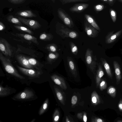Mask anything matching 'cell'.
Returning <instances> with one entry per match:
<instances>
[{
    "mask_svg": "<svg viewBox=\"0 0 122 122\" xmlns=\"http://www.w3.org/2000/svg\"><path fill=\"white\" fill-rule=\"evenodd\" d=\"M0 59L5 70L7 72L20 79L24 78V77L20 75L14 67L9 59L4 56L1 53Z\"/></svg>",
    "mask_w": 122,
    "mask_h": 122,
    "instance_id": "6da1fadb",
    "label": "cell"
},
{
    "mask_svg": "<svg viewBox=\"0 0 122 122\" xmlns=\"http://www.w3.org/2000/svg\"><path fill=\"white\" fill-rule=\"evenodd\" d=\"M56 33L62 37H70L76 38L78 36L77 32L66 27L63 24L59 23L57 24Z\"/></svg>",
    "mask_w": 122,
    "mask_h": 122,
    "instance_id": "7a4b0ae2",
    "label": "cell"
},
{
    "mask_svg": "<svg viewBox=\"0 0 122 122\" xmlns=\"http://www.w3.org/2000/svg\"><path fill=\"white\" fill-rule=\"evenodd\" d=\"M85 57L87 66L94 74L96 67V57L93 56L92 51L89 48L86 50Z\"/></svg>",
    "mask_w": 122,
    "mask_h": 122,
    "instance_id": "3957f363",
    "label": "cell"
},
{
    "mask_svg": "<svg viewBox=\"0 0 122 122\" xmlns=\"http://www.w3.org/2000/svg\"><path fill=\"white\" fill-rule=\"evenodd\" d=\"M58 16L64 23L70 28L74 26L73 22L69 15L63 9L59 8L57 10Z\"/></svg>",
    "mask_w": 122,
    "mask_h": 122,
    "instance_id": "277c9868",
    "label": "cell"
},
{
    "mask_svg": "<svg viewBox=\"0 0 122 122\" xmlns=\"http://www.w3.org/2000/svg\"><path fill=\"white\" fill-rule=\"evenodd\" d=\"M34 95V94L32 91L29 89H25L15 95L13 99L20 101H25L32 98Z\"/></svg>",
    "mask_w": 122,
    "mask_h": 122,
    "instance_id": "5b68a950",
    "label": "cell"
},
{
    "mask_svg": "<svg viewBox=\"0 0 122 122\" xmlns=\"http://www.w3.org/2000/svg\"><path fill=\"white\" fill-rule=\"evenodd\" d=\"M0 49L2 53L6 56H11L12 51L8 42L5 39H0Z\"/></svg>",
    "mask_w": 122,
    "mask_h": 122,
    "instance_id": "8992f818",
    "label": "cell"
},
{
    "mask_svg": "<svg viewBox=\"0 0 122 122\" xmlns=\"http://www.w3.org/2000/svg\"><path fill=\"white\" fill-rule=\"evenodd\" d=\"M84 28L85 31L89 37L94 38L98 35L99 32L92 26L86 20L84 21Z\"/></svg>",
    "mask_w": 122,
    "mask_h": 122,
    "instance_id": "52a82bcc",
    "label": "cell"
},
{
    "mask_svg": "<svg viewBox=\"0 0 122 122\" xmlns=\"http://www.w3.org/2000/svg\"><path fill=\"white\" fill-rule=\"evenodd\" d=\"M18 19L21 23L32 29H38L41 27V25L36 20L25 19L20 17H18Z\"/></svg>",
    "mask_w": 122,
    "mask_h": 122,
    "instance_id": "ba28073f",
    "label": "cell"
},
{
    "mask_svg": "<svg viewBox=\"0 0 122 122\" xmlns=\"http://www.w3.org/2000/svg\"><path fill=\"white\" fill-rule=\"evenodd\" d=\"M16 66L21 72L30 77H38L41 74V72L39 71L23 68L18 65H17Z\"/></svg>",
    "mask_w": 122,
    "mask_h": 122,
    "instance_id": "9c48e42d",
    "label": "cell"
},
{
    "mask_svg": "<svg viewBox=\"0 0 122 122\" xmlns=\"http://www.w3.org/2000/svg\"><path fill=\"white\" fill-rule=\"evenodd\" d=\"M51 77L55 83L59 85L61 88L65 90L67 89V86L63 78L56 74L52 75Z\"/></svg>",
    "mask_w": 122,
    "mask_h": 122,
    "instance_id": "30bf717a",
    "label": "cell"
},
{
    "mask_svg": "<svg viewBox=\"0 0 122 122\" xmlns=\"http://www.w3.org/2000/svg\"><path fill=\"white\" fill-rule=\"evenodd\" d=\"M89 5L88 4L86 3L76 4L70 8V10L72 12L81 13L87 8Z\"/></svg>",
    "mask_w": 122,
    "mask_h": 122,
    "instance_id": "8fae6325",
    "label": "cell"
},
{
    "mask_svg": "<svg viewBox=\"0 0 122 122\" xmlns=\"http://www.w3.org/2000/svg\"><path fill=\"white\" fill-rule=\"evenodd\" d=\"M122 33V29L113 34V32H110L106 36V42L107 43L110 44L115 41Z\"/></svg>",
    "mask_w": 122,
    "mask_h": 122,
    "instance_id": "7c38bea8",
    "label": "cell"
},
{
    "mask_svg": "<svg viewBox=\"0 0 122 122\" xmlns=\"http://www.w3.org/2000/svg\"><path fill=\"white\" fill-rule=\"evenodd\" d=\"M16 57L19 63L26 68L33 69V66L30 64L27 58L21 55H17Z\"/></svg>",
    "mask_w": 122,
    "mask_h": 122,
    "instance_id": "4fadbf2b",
    "label": "cell"
},
{
    "mask_svg": "<svg viewBox=\"0 0 122 122\" xmlns=\"http://www.w3.org/2000/svg\"><path fill=\"white\" fill-rule=\"evenodd\" d=\"M113 64L116 77V83L117 85H118L120 83L122 78L120 68L119 64L117 61H114Z\"/></svg>",
    "mask_w": 122,
    "mask_h": 122,
    "instance_id": "5bb4252c",
    "label": "cell"
},
{
    "mask_svg": "<svg viewBox=\"0 0 122 122\" xmlns=\"http://www.w3.org/2000/svg\"><path fill=\"white\" fill-rule=\"evenodd\" d=\"M104 74V72L102 66L101 65H99L98 67L96 78V86L97 88L99 86L101 79Z\"/></svg>",
    "mask_w": 122,
    "mask_h": 122,
    "instance_id": "9a60e30c",
    "label": "cell"
},
{
    "mask_svg": "<svg viewBox=\"0 0 122 122\" xmlns=\"http://www.w3.org/2000/svg\"><path fill=\"white\" fill-rule=\"evenodd\" d=\"M17 15L25 17H33L36 16V14L30 10H24L19 11L16 14Z\"/></svg>",
    "mask_w": 122,
    "mask_h": 122,
    "instance_id": "2e32d148",
    "label": "cell"
},
{
    "mask_svg": "<svg viewBox=\"0 0 122 122\" xmlns=\"http://www.w3.org/2000/svg\"><path fill=\"white\" fill-rule=\"evenodd\" d=\"M68 65L71 72L73 76L76 77L77 75V72L75 65L71 58H67Z\"/></svg>",
    "mask_w": 122,
    "mask_h": 122,
    "instance_id": "e0dca14e",
    "label": "cell"
},
{
    "mask_svg": "<svg viewBox=\"0 0 122 122\" xmlns=\"http://www.w3.org/2000/svg\"><path fill=\"white\" fill-rule=\"evenodd\" d=\"M84 16L86 20L92 26L97 30H100L99 27L92 16L87 14L85 15Z\"/></svg>",
    "mask_w": 122,
    "mask_h": 122,
    "instance_id": "ac0fdd59",
    "label": "cell"
},
{
    "mask_svg": "<svg viewBox=\"0 0 122 122\" xmlns=\"http://www.w3.org/2000/svg\"><path fill=\"white\" fill-rule=\"evenodd\" d=\"M16 34L18 36L22 37L26 40L30 41L37 44H39L37 38L30 35L20 33H17Z\"/></svg>",
    "mask_w": 122,
    "mask_h": 122,
    "instance_id": "d6986e66",
    "label": "cell"
},
{
    "mask_svg": "<svg viewBox=\"0 0 122 122\" xmlns=\"http://www.w3.org/2000/svg\"><path fill=\"white\" fill-rule=\"evenodd\" d=\"M101 60L102 61V64L105 69L107 75L111 78H112V75L111 72L110 67L109 64L107 63L105 59L101 58Z\"/></svg>",
    "mask_w": 122,
    "mask_h": 122,
    "instance_id": "ffe728a7",
    "label": "cell"
},
{
    "mask_svg": "<svg viewBox=\"0 0 122 122\" xmlns=\"http://www.w3.org/2000/svg\"><path fill=\"white\" fill-rule=\"evenodd\" d=\"M7 19L8 21L10 23L19 25H22L19 19L14 17L12 15H10L8 16L7 18Z\"/></svg>",
    "mask_w": 122,
    "mask_h": 122,
    "instance_id": "44dd1931",
    "label": "cell"
},
{
    "mask_svg": "<svg viewBox=\"0 0 122 122\" xmlns=\"http://www.w3.org/2000/svg\"><path fill=\"white\" fill-rule=\"evenodd\" d=\"M49 100L47 98L42 105L40 108L39 112V115H41L43 114L47 109L48 104Z\"/></svg>",
    "mask_w": 122,
    "mask_h": 122,
    "instance_id": "7402d4cb",
    "label": "cell"
},
{
    "mask_svg": "<svg viewBox=\"0 0 122 122\" xmlns=\"http://www.w3.org/2000/svg\"><path fill=\"white\" fill-rule=\"evenodd\" d=\"M10 90L7 87H4L0 85V96L4 97L9 95Z\"/></svg>",
    "mask_w": 122,
    "mask_h": 122,
    "instance_id": "603a6c76",
    "label": "cell"
},
{
    "mask_svg": "<svg viewBox=\"0 0 122 122\" xmlns=\"http://www.w3.org/2000/svg\"><path fill=\"white\" fill-rule=\"evenodd\" d=\"M53 38V36L51 34L45 33H42L39 36V38L40 39L44 41L51 40Z\"/></svg>",
    "mask_w": 122,
    "mask_h": 122,
    "instance_id": "cb8c5ba5",
    "label": "cell"
},
{
    "mask_svg": "<svg viewBox=\"0 0 122 122\" xmlns=\"http://www.w3.org/2000/svg\"><path fill=\"white\" fill-rule=\"evenodd\" d=\"M107 92L111 97L114 98L116 95V90L114 87L111 86L108 88Z\"/></svg>",
    "mask_w": 122,
    "mask_h": 122,
    "instance_id": "d4e9b609",
    "label": "cell"
},
{
    "mask_svg": "<svg viewBox=\"0 0 122 122\" xmlns=\"http://www.w3.org/2000/svg\"><path fill=\"white\" fill-rule=\"evenodd\" d=\"M59 54L57 53L51 52L48 55L47 59L48 61L51 62L56 60Z\"/></svg>",
    "mask_w": 122,
    "mask_h": 122,
    "instance_id": "484cf974",
    "label": "cell"
},
{
    "mask_svg": "<svg viewBox=\"0 0 122 122\" xmlns=\"http://www.w3.org/2000/svg\"><path fill=\"white\" fill-rule=\"evenodd\" d=\"M92 101L94 103H97L100 102L99 96L96 91H94L92 92Z\"/></svg>",
    "mask_w": 122,
    "mask_h": 122,
    "instance_id": "4316f807",
    "label": "cell"
},
{
    "mask_svg": "<svg viewBox=\"0 0 122 122\" xmlns=\"http://www.w3.org/2000/svg\"><path fill=\"white\" fill-rule=\"evenodd\" d=\"M14 27L18 30L32 34L33 32L29 29L24 26L19 25H14Z\"/></svg>",
    "mask_w": 122,
    "mask_h": 122,
    "instance_id": "83f0119b",
    "label": "cell"
},
{
    "mask_svg": "<svg viewBox=\"0 0 122 122\" xmlns=\"http://www.w3.org/2000/svg\"><path fill=\"white\" fill-rule=\"evenodd\" d=\"M60 1L62 4H66L70 3H75L77 2H86L88 0H60Z\"/></svg>",
    "mask_w": 122,
    "mask_h": 122,
    "instance_id": "f1b7e54d",
    "label": "cell"
},
{
    "mask_svg": "<svg viewBox=\"0 0 122 122\" xmlns=\"http://www.w3.org/2000/svg\"><path fill=\"white\" fill-rule=\"evenodd\" d=\"M54 89L57 98L59 100L62 101L63 100V96L60 90L57 88L54 87Z\"/></svg>",
    "mask_w": 122,
    "mask_h": 122,
    "instance_id": "f546056e",
    "label": "cell"
},
{
    "mask_svg": "<svg viewBox=\"0 0 122 122\" xmlns=\"http://www.w3.org/2000/svg\"><path fill=\"white\" fill-rule=\"evenodd\" d=\"M71 50L72 53L74 55H76L78 52V48L77 46L72 42L70 43Z\"/></svg>",
    "mask_w": 122,
    "mask_h": 122,
    "instance_id": "4dcf8cb0",
    "label": "cell"
},
{
    "mask_svg": "<svg viewBox=\"0 0 122 122\" xmlns=\"http://www.w3.org/2000/svg\"><path fill=\"white\" fill-rule=\"evenodd\" d=\"M99 86L100 90L102 91L106 89L107 87V85L106 82L105 80L102 79L100 82Z\"/></svg>",
    "mask_w": 122,
    "mask_h": 122,
    "instance_id": "1f68e13d",
    "label": "cell"
},
{
    "mask_svg": "<svg viewBox=\"0 0 122 122\" xmlns=\"http://www.w3.org/2000/svg\"><path fill=\"white\" fill-rule=\"evenodd\" d=\"M47 48L49 51L53 52H55L57 50L56 46L54 44L49 45L47 46Z\"/></svg>",
    "mask_w": 122,
    "mask_h": 122,
    "instance_id": "d6a6232c",
    "label": "cell"
},
{
    "mask_svg": "<svg viewBox=\"0 0 122 122\" xmlns=\"http://www.w3.org/2000/svg\"><path fill=\"white\" fill-rule=\"evenodd\" d=\"M110 15L112 20L114 22H115L116 20V11L112 9H111L110 10Z\"/></svg>",
    "mask_w": 122,
    "mask_h": 122,
    "instance_id": "836d02e7",
    "label": "cell"
},
{
    "mask_svg": "<svg viewBox=\"0 0 122 122\" xmlns=\"http://www.w3.org/2000/svg\"><path fill=\"white\" fill-rule=\"evenodd\" d=\"M27 58L30 64L32 66H36L38 64V62L35 59L31 58Z\"/></svg>",
    "mask_w": 122,
    "mask_h": 122,
    "instance_id": "e575fe53",
    "label": "cell"
},
{
    "mask_svg": "<svg viewBox=\"0 0 122 122\" xmlns=\"http://www.w3.org/2000/svg\"><path fill=\"white\" fill-rule=\"evenodd\" d=\"M8 1L12 3L15 4H19L24 2L25 0H8Z\"/></svg>",
    "mask_w": 122,
    "mask_h": 122,
    "instance_id": "d590c367",
    "label": "cell"
},
{
    "mask_svg": "<svg viewBox=\"0 0 122 122\" xmlns=\"http://www.w3.org/2000/svg\"><path fill=\"white\" fill-rule=\"evenodd\" d=\"M104 8V6L102 4H99L96 5L94 7L95 10L97 11L102 10Z\"/></svg>",
    "mask_w": 122,
    "mask_h": 122,
    "instance_id": "8d00e7d4",
    "label": "cell"
},
{
    "mask_svg": "<svg viewBox=\"0 0 122 122\" xmlns=\"http://www.w3.org/2000/svg\"><path fill=\"white\" fill-rule=\"evenodd\" d=\"M77 97L76 96L74 95L72 96L71 99V102L73 105L75 104L77 101Z\"/></svg>",
    "mask_w": 122,
    "mask_h": 122,
    "instance_id": "74e56055",
    "label": "cell"
},
{
    "mask_svg": "<svg viewBox=\"0 0 122 122\" xmlns=\"http://www.w3.org/2000/svg\"><path fill=\"white\" fill-rule=\"evenodd\" d=\"M56 111H55V113L53 116V122H57L58 121L59 116L58 115H56Z\"/></svg>",
    "mask_w": 122,
    "mask_h": 122,
    "instance_id": "f35d334b",
    "label": "cell"
},
{
    "mask_svg": "<svg viewBox=\"0 0 122 122\" xmlns=\"http://www.w3.org/2000/svg\"><path fill=\"white\" fill-rule=\"evenodd\" d=\"M118 107L120 111L122 112V99H120L119 102Z\"/></svg>",
    "mask_w": 122,
    "mask_h": 122,
    "instance_id": "ab89813d",
    "label": "cell"
},
{
    "mask_svg": "<svg viewBox=\"0 0 122 122\" xmlns=\"http://www.w3.org/2000/svg\"><path fill=\"white\" fill-rule=\"evenodd\" d=\"M5 26L4 24L1 22H0V30L2 31L5 29Z\"/></svg>",
    "mask_w": 122,
    "mask_h": 122,
    "instance_id": "60d3db41",
    "label": "cell"
},
{
    "mask_svg": "<svg viewBox=\"0 0 122 122\" xmlns=\"http://www.w3.org/2000/svg\"><path fill=\"white\" fill-rule=\"evenodd\" d=\"M115 1L116 0H108L107 3L110 5L112 6Z\"/></svg>",
    "mask_w": 122,
    "mask_h": 122,
    "instance_id": "b9f144b4",
    "label": "cell"
},
{
    "mask_svg": "<svg viewBox=\"0 0 122 122\" xmlns=\"http://www.w3.org/2000/svg\"><path fill=\"white\" fill-rule=\"evenodd\" d=\"M96 122H104L103 120L100 118H97L96 120Z\"/></svg>",
    "mask_w": 122,
    "mask_h": 122,
    "instance_id": "7bdbcfd3",
    "label": "cell"
},
{
    "mask_svg": "<svg viewBox=\"0 0 122 122\" xmlns=\"http://www.w3.org/2000/svg\"><path fill=\"white\" fill-rule=\"evenodd\" d=\"M83 120L84 122H86L87 121V117L86 116L84 115L83 117Z\"/></svg>",
    "mask_w": 122,
    "mask_h": 122,
    "instance_id": "ee69618b",
    "label": "cell"
},
{
    "mask_svg": "<svg viewBox=\"0 0 122 122\" xmlns=\"http://www.w3.org/2000/svg\"><path fill=\"white\" fill-rule=\"evenodd\" d=\"M101 1H103V2H105L106 3H108V0H101Z\"/></svg>",
    "mask_w": 122,
    "mask_h": 122,
    "instance_id": "f6af8a7d",
    "label": "cell"
},
{
    "mask_svg": "<svg viewBox=\"0 0 122 122\" xmlns=\"http://www.w3.org/2000/svg\"><path fill=\"white\" fill-rule=\"evenodd\" d=\"M36 120V119L34 118L30 122H34Z\"/></svg>",
    "mask_w": 122,
    "mask_h": 122,
    "instance_id": "bcb514c9",
    "label": "cell"
},
{
    "mask_svg": "<svg viewBox=\"0 0 122 122\" xmlns=\"http://www.w3.org/2000/svg\"><path fill=\"white\" fill-rule=\"evenodd\" d=\"M117 122H122V120H118L117 121Z\"/></svg>",
    "mask_w": 122,
    "mask_h": 122,
    "instance_id": "7dc6e473",
    "label": "cell"
},
{
    "mask_svg": "<svg viewBox=\"0 0 122 122\" xmlns=\"http://www.w3.org/2000/svg\"><path fill=\"white\" fill-rule=\"evenodd\" d=\"M67 122H70L68 120V119H67Z\"/></svg>",
    "mask_w": 122,
    "mask_h": 122,
    "instance_id": "c3c4849f",
    "label": "cell"
},
{
    "mask_svg": "<svg viewBox=\"0 0 122 122\" xmlns=\"http://www.w3.org/2000/svg\"><path fill=\"white\" fill-rule=\"evenodd\" d=\"M119 1H120L121 2H122V0H119Z\"/></svg>",
    "mask_w": 122,
    "mask_h": 122,
    "instance_id": "681fc988",
    "label": "cell"
},
{
    "mask_svg": "<svg viewBox=\"0 0 122 122\" xmlns=\"http://www.w3.org/2000/svg\"><path fill=\"white\" fill-rule=\"evenodd\" d=\"M0 122H1L0 121Z\"/></svg>",
    "mask_w": 122,
    "mask_h": 122,
    "instance_id": "f907efd6",
    "label": "cell"
}]
</instances>
